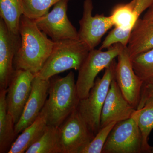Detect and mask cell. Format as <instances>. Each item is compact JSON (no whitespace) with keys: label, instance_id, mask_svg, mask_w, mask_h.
<instances>
[{"label":"cell","instance_id":"5b68a950","mask_svg":"<svg viewBox=\"0 0 153 153\" xmlns=\"http://www.w3.org/2000/svg\"><path fill=\"white\" fill-rule=\"evenodd\" d=\"M124 47L122 44H117L113 45L105 51L95 49L89 51L78 70L76 84L80 99L88 96L99 73L109 66Z\"/></svg>","mask_w":153,"mask_h":153},{"label":"cell","instance_id":"cb8c5ba5","mask_svg":"<svg viewBox=\"0 0 153 153\" xmlns=\"http://www.w3.org/2000/svg\"><path fill=\"white\" fill-rule=\"evenodd\" d=\"M117 123L116 122H113L100 128L91 141L82 148L79 153H102L108 137Z\"/></svg>","mask_w":153,"mask_h":153},{"label":"cell","instance_id":"7c38bea8","mask_svg":"<svg viewBox=\"0 0 153 153\" xmlns=\"http://www.w3.org/2000/svg\"><path fill=\"white\" fill-rule=\"evenodd\" d=\"M20 34L10 32L0 19V89H7L15 69L13 61L21 45Z\"/></svg>","mask_w":153,"mask_h":153},{"label":"cell","instance_id":"e0dca14e","mask_svg":"<svg viewBox=\"0 0 153 153\" xmlns=\"http://www.w3.org/2000/svg\"><path fill=\"white\" fill-rule=\"evenodd\" d=\"M134 114L142 136L143 152L151 153L152 147L148 139L153 129V95L141 96L139 105Z\"/></svg>","mask_w":153,"mask_h":153},{"label":"cell","instance_id":"ac0fdd59","mask_svg":"<svg viewBox=\"0 0 153 153\" xmlns=\"http://www.w3.org/2000/svg\"><path fill=\"white\" fill-rule=\"evenodd\" d=\"M7 89H0V153H6L13 143L17 134L13 120L7 110Z\"/></svg>","mask_w":153,"mask_h":153},{"label":"cell","instance_id":"2e32d148","mask_svg":"<svg viewBox=\"0 0 153 153\" xmlns=\"http://www.w3.org/2000/svg\"><path fill=\"white\" fill-rule=\"evenodd\" d=\"M48 126L47 115L42 109L36 120L24 130L12 144L8 153L26 152L43 135Z\"/></svg>","mask_w":153,"mask_h":153},{"label":"cell","instance_id":"d4e9b609","mask_svg":"<svg viewBox=\"0 0 153 153\" xmlns=\"http://www.w3.org/2000/svg\"><path fill=\"white\" fill-rule=\"evenodd\" d=\"M132 30H124L115 27L102 42L99 49H108L114 44H120L124 47H127Z\"/></svg>","mask_w":153,"mask_h":153},{"label":"cell","instance_id":"9a60e30c","mask_svg":"<svg viewBox=\"0 0 153 153\" xmlns=\"http://www.w3.org/2000/svg\"><path fill=\"white\" fill-rule=\"evenodd\" d=\"M131 59L153 48V21L139 19L133 28L127 47Z\"/></svg>","mask_w":153,"mask_h":153},{"label":"cell","instance_id":"6da1fadb","mask_svg":"<svg viewBox=\"0 0 153 153\" xmlns=\"http://www.w3.org/2000/svg\"><path fill=\"white\" fill-rule=\"evenodd\" d=\"M19 33L21 45L14 58V69L29 71L35 75L44 66L55 42L38 28L34 19L25 15L20 19Z\"/></svg>","mask_w":153,"mask_h":153},{"label":"cell","instance_id":"83f0119b","mask_svg":"<svg viewBox=\"0 0 153 153\" xmlns=\"http://www.w3.org/2000/svg\"><path fill=\"white\" fill-rule=\"evenodd\" d=\"M143 19L149 21H153V2L147 10Z\"/></svg>","mask_w":153,"mask_h":153},{"label":"cell","instance_id":"7402d4cb","mask_svg":"<svg viewBox=\"0 0 153 153\" xmlns=\"http://www.w3.org/2000/svg\"><path fill=\"white\" fill-rule=\"evenodd\" d=\"M136 74L144 82L153 77V48L131 59Z\"/></svg>","mask_w":153,"mask_h":153},{"label":"cell","instance_id":"30bf717a","mask_svg":"<svg viewBox=\"0 0 153 153\" xmlns=\"http://www.w3.org/2000/svg\"><path fill=\"white\" fill-rule=\"evenodd\" d=\"M35 75L30 71L16 69L7 88L6 94L7 112L15 124L21 118L32 90Z\"/></svg>","mask_w":153,"mask_h":153},{"label":"cell","instance_id":"8992f818","mask_svg":"<svg viewBox=\"0 0 153 153\" xmlns=\"http://www.w3.org/2000/svg\"><path fill=\"white\" fill-rule=\"evenodd\" d=\"M142 145V136L134 112L131 117L116 124L102 153H143Z\"/></svg>","mask_w":153,"mask_h":153},{"label":"cell","instance_id":"277c9868","mask_svg":"<svg viewBox=\"0 0 153 153\" xmlns=\"http://www.w3.org/2000/svg\"><path fill=\"white\" fill-rule=\"evenodd\" d=\"M116 64L114 60L105 68L103 76L96 79L88 96L80 99L77 106V110L95 136L100 129L102 110L111 83L115 77Z\"/></svg>","mask_w":153,"mask_h":153},{"label":"cell","instance_id":"8fae6325","mask_svg":"<svg viewBox=\"0 0 153 153\" xmlns=\"http://www.w3.org/2000/svg\"><path fill=\"white\" fill-rule=\"evenodd\" d=\"M115 79L126 99L137 109L140 101L143 81L136 74L127 47L117 56Z\"/></svg>","mask_w":153,"mask_h":153},{"label":"cell","instance_id":"7a4b0ae2","mask_svg":"<svg viewBox=\"0 0 153 153\" xmlns=\"http://www.w3.org/2000/svg\"><path fill=\"white\" fill-rule=\"evenodd\" d=\"M50 80L49 97L42 109L47 115L48 125L59 127L76 109L80 99L73 71Z\"/></svg>","mask_w":153,"mask_h":153},{"label":"cell","instance_id":"484cf974","mask_svg":"<svg viewBox=\"0 0 153 153\" xmlns=\"http://www.w3.org/2000/svg\"><path fill=\"white\" fill-rule=\"evenodd\" d=\"M134 11L138 19L145 11L147 10L153 2V0H134Z\"/></svg>","mask_w":153,"mask_h":153},{"label":"cell","instance_id":"d6986e66","mask_svg":"<svg viewBox=\"0 0 153 153\" xmlns=\"http://www.w3.org/2000/svg\"><path fill=\"white\" fill-rule=\"evenodd\" d=\"M24 15L23 0H0V16L8 29L19 34L20 19Z\"/></svg>","mask_w":153,"mask_h":153},{"label":"cell","instance_id":"ffe728a7","mask_svg":"<svg viewBox=\"0 0 153 153\" xmlns=\"http://www.w3.org/2000/svg\"><path fill=\"white\" fill-rule=\"evenodd\" d=\"M134 7V0L116 5L109 16L114 26L124 30H132L139 19L135 13Z\"/></svg>","mask_w":153,"mask_h":153},{"label":"cell","instance_id":"4fadbf2b","mask_svg":"<svg viewBox=\"0 0 153 153\" xmlns=\"http://www.w3.org/2000/svg\"><path fill=\"white\" fill-rule=\"evenodd\" d=\"M136 110L122 93L115 77L111 83L100 116V128L113 122L126 120Z\"/></svg>","mask_w":153,"mask_h":153},{"label":"cell","instance_id":"603a6c76","mask_svg":"<svg viewBox=\"0 0 153 153\" xmlns=\"http://www.w3.org/2000/svg\"><path fill=\"white\" fill-rule=\"evenodd\" d=\"M61 1L62 0H23V15L32 19H38L48 13L52 6Z\"/></svg>","mask_w":153,"mask_h":153},{"label":"cell","instance_id":"f1b7e54d","mask_svg":"<svg viewBox=\"0 0 153 153\" xmlns=\"http://www.w3.org/2000/svg\"><path fill=\"white\" fill-rule=\"evenodd\" d=\"M151 153H153V147H151Z\"/></svg>","mask_w":153,"mask_h":153},{"label":"cell","instance_id":"3957f363","mask_svg":"<svg viewBox=\"0 0 153 153\" xmlns=\"http://www.w3.org/2000/svg\"><path fill=\"white\" fill-rule=\"evenodd\" d=\"M90 51L79 39L55 42L51 54L35 76L49 80L63 71L71 69L78 70Z\"/></svg>","mask_w":153,"mask_h":153},{"label":"cell","instance_id":"ba28073f","mask_svg":"<svg viewBox=\"0 0 153 153\" xmlns=\"http://www.w3.org/2000/svg\"><path fill=\"white\" fill-rule=\"evenodd\" d=\"M68 0H62L54 6L52 11L34 22L41 31L54 42L78 40V33L67 16Z\"/></svg>","mask_w":153,"mask_h":153},{"label":"cell","instance_id":"44dd1931","mask_svg":"<svg viewBox=\"0 0 153 153\" xmlns=\"http://www.w3.org/2000/svg\"><path fill=\"white\" fill-rule=\"evenodd\" d=\"M26 153H62L59 145L58 127L48 126L43 135Z\"/></svg>","mask_w":153,"mask_h":153},{"label":"cell","instance_id":"4316f807","mask_svg":"<svg viewBox=\"0 0 153 153\" xmlns=\"http://www.w3.org/2000/svg\"><path fill=\"white\" fill-rule=\"evenodd\" d=\"M143 95H153V77L143 82L141 92Z\"/></svg>","mask_w":153,"mask_h":153},{"label":"cell","instance_id":"52a82bcc","mask_svg":"<svg viewBox=\"0 0 153 153\" xmlns=\"http://www.w3.org/2000/svg\"><path fill=\"white\" fill-rule=\"evenodd\" d=\"M58 135L62 153H79L95 137L77 108L58 127Z\"/></svg>","mask_w":153,"mask_h":153},{"label":"cell","instance_id":"9c48e42d","mask_svg":"<svg viewBox=\"0 0 153 153\" xmlns=\"http://www.w3.org/2000/svg\"><path fill=\"white\" fill-rule=\"evenodd\" d=\"M93 9L92 0L84 1L82 16L79 21L78 31L79 40L90 50L98 46L103 36L114 26L109 16L96 14L93 16Z\"/></svg>","mask_w":153,"mask_h":153},{"label":"cell","instance_id":"5bb4252c","mask_svg":"<svg viewBox=\"0 0 153 153\" xmlns=\"http://www.w3.org/2000/svg\"><path fill=\"white\" fill-rule=\"evenodd\" d=\"M50 80L35 76L32 84L31 94L19 121L15 125L17 134L22 132L36 120L44 107L50 85Z\"/></svg>","mask_w":153,"mask_h":153}]
</instances>
